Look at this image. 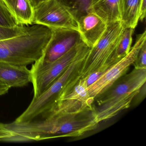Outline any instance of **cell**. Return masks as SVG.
I'll list each match as a JSON object with an SVG mask.
<instances>
[{"label": "cell", "mask_w": 146, "mask_h": 146, "mask_svg": "<svg viewBox=\"0 0 146 146\" xmlns=\"http://www.w3.org/2000/svg\"><path fill=\"white\" fill-rule=\"evenodd\" d=\"M107 70L95 72L85 77L88 86H90L95 82L96 81H97L100 77H101L104 74V73Z\"/></svg>", "instance_id": "obj_22"}, {"label": "cell", "mask_w": 146, "mask_h": 146, "mask_svg": "<svg viewBox=\"0 0 146 146\" xmlns=\"http://www.w3.org/2000/svg\"><path fill=\"white\" fill-rule=\"evenodd\" d=\"M79 32L82 41L93 47L100 40L108 24L92 11H88L78 17Z\"/></svg>", "instance_id": "obj_11"}, {"label": "cell", "mask_w": 146, "mask_h": 146, "mask_svg": "<svg viewBox=\"0 0 146 146\" xmlns=\"http://www.w3.org/2000/svg\"><path fill=\"white\" fill-rule=\"evenodd\" d=\"M71 7L78 17L89 11L90 0H60Z\"/></svg>", "instance_id": "obj_18"}, {"label": "cell", "mask_w": 146, "mask_h": 146, "mask_svg": "<svg viewBox=\"0 0 146 146\" xmlns=\"http://www.w3.org/2000/svg\"><path fill=\"white\" fill-rule=\"evenodd\" d=\"M13 135V133L7 127L5 123H0V141L4 142Z\"/></svg>", "instance_id": "obj_21"}, {"label": "cell", "mask_w": 146, "mask_h": 146, "mask_svg": "<svg viewBox=\"0 0 146 146\" xmlns=\"http://www.w3.org/2000/svg\"><path fill=\"white\" fill-rule=\"evenodd\" d=\"M141 0H123L121 23L125 28L135 29L139 21Z\"/></svg>", "instance_id": "obj_15"}, {"label": "cell", "mask_w": 146, "mask_h": 146, "mask_svg": "<svg viewBox=\"0 0 146 146\" xmlns=\"http://www.w3.org/2000/svg\"><path fill=\"white\" fill-rule=\"evenodd\" d=\"M0 25L10 27L18 25L2 0H0Z\"/></svg>", "instance_id": "obj_19"}, {"label": "cell", "mask_w": 146, "mask_h": 146, "mask_svg": "<svg viewBox=\"0 0 146 146\" xmlns=\"http://www.w3.org/2000/svg\"><path fill=\"white\" fill-rule=\"evenodd\" d=\"M29 25H17L10 27L0 25V41L18 36L26 32Z\"/></svg>", "instance_id": "obj_17"}, {"label": "cell", "mask_w": 146, "mask_h": 146, "mask_svg": "<svg viewBox=\"0 0 146 146\" xmlns=\"http://www.w3.org/2000/svg\"><path fill=\"white\" fill-rule=\"evenodd\" d=\"M51 39L43 54L36 62L43 64L58 59L82 41L80 33L74 30L53 29Z\"/></svg>", "instance_id": "obj_10"}, {"label": "cell", "mask_w": 146, "mask_h": 146, "mask_svg": "<svg viewBox=\"0 0 146 146\" xmlns=\"http://www.w3.org/2000/svg\"><path fill=\"white\" fill-rule=\"evenodd\" d=\"M125 28L121 21L108 24L100 40L90 48L84 60L79 71L80 77L85 78L95 72L107 70L115 64L113 55Z\"/></svg>", "instance_id": "obj_4"}, {"label": "cell", "mask_w": 146, "mask_h": 146, "mask_svg": "<svg viewBox=\"0 0 146 146\" xmlns=\"http://www.w3.org/2000/svg\"><path fill=\"white\" fill-rule=\"evenodd\" d=\"M31 82V72L27 66L0 62V83L11 88L25 87Z\"/></svg>", "instance_id": "obj_12"}, {"label": "cell", "mask_w": 146, "mask_h": 146, "mask_svg": "<svg viewBox=\"0 0 146 146\" xmlns=\"http://www.w3.org/2000/svg\"><path fill=\"white\" fill-rule=\"evenodd\" d=\"M133 65L137 68H146V42L139 50Z\"/></svg>", "instance_id": "obj_20"}, {"label": "cell", "mask_w": 146, "mask_h": 146, "mask_svg": "<svg viewBox=\"0 0 146 146\" xmlns=\"http://www.w3.org/2000/svg\"><path fill=\"white\" fill-rule=\"evenodd\" d=\"M18 25L33 24L35 7L30 0H2Z\"/></svg>", "instance_id": "obj_14"}, {"label": "cell", "mask_w": 146, "mask_h": 146, "mask_svg": "<svg viewBox=\"0 0 146 146\" xmlns=\"http://www.w3.org/2000/svg\"><path fill=\"white\" fill-rule=\"evenodd\" d=\"M90 48L82 41L54 61L43 64L35 62L32 64L30 70L33 98L38 97L46 90L71 64L88 54Z\"/></svg>", "instance_id": "obj_5"}, {"label": "cell", "mask_w": 146, "mask_h": 146, "mask_svg": "<svg viewBox=\"0 0 146 146\" xmlns=\"http://www.w3.org/2000/svg\"><path fill=\"white\" fill-rule=\"evenodd\" d=\"M99 124L94 107L78 112L48 113L27 122L14 121L6 124L13 135L4 142H26L76 137L96 129Z\"/></svg>", "instance_id": "obj_1"}, {"label": "cell", "mask_w": 146, "mask_h": 146, "mask_svg": "<svg viewBox=\"0 0 146 146\" xmlns=\"http://www.w3.org/2000/svg\"><path fill=\"white\" fill-rule=\"evenodd\" d=\"M135 29L125 28L113 55V62L116 63L127 55L130 51L132 35Z\"/></svg>", "instance_id": "obj_16"}, {"label": "cell", "mask_w": 146, "mask_h": 146, "mask_svg": "<svg viewBox=\"0 0 146 146\" xmlns=\"http://www.w3.org/2000/svg\"><path fill=\"white\" fill-rule=\"evenodd\" d=\"M88 54L71 64L60 76L43 93L32 101L26 110L14 121L24 122L40 117L51 108L66 84L79 74L81 65Z\"/></svg>", "instance_id": "obj_6"}, {"label": "cell", "mask_w": 146, "mask_h": 146, "mask_svg": "<svg viewBox=\"0 0 146 146\" xmlns=\"http://www.w3.org/2000/svg\"><path fill=\"white\" fill-rule=\"evenodd\" d=\"M146 42L145 30L143 33L137 35L135 42L127 55L112 65L97 81L88 86L90 96L95 100L125 74L130 66L134 64L139 50Z\"/></svg>", "instance_id": "obj_9"}, {"label": "cell", "mask_w": 146, "mask_h": 146, "mask_svg": "<svg viewBox=\"0 0 146 146\" xmlns=\"http://www.w3.org/2000/svg\"><path fill=\"white\" fill-rule=\"evenodd\" d=\"M52 35L51 29L33 24L25 33L0 41V62L18 66L34 64L43 54Z\"/></svg>", "instance_id": "obj_2"}, {"label": "cell", "mask_w": 146, "mask_h": 146, "mask_svg": "<svg viewBox=\"0 0 146 146\" xmlns=\"http://www.w3.org/2000/svg\"><path fill=\"white\" fill-rule=\"evenodd\" d=\"M53 29L74 30L79 32L78 17L60 0H46L35 7L33 24Z\"/></svg>", "instance_id": "obj_7"}, {"label": "cell", "mask_w": 146, "mask_h": 146, "mask_svg": "<svg viewBox=\"0 0 146 146\" xmlns=\"http://www.w3.org/2000/svg\"><path fill=\"white\" fill-rule=\"evenodd\" d=\"M10 89L8 86L0 83V96L7 94Z\"/></svg>", "instance_id": "obj_24"}, {"label": "cell", "mask_w": 146, "mask_h": 146, "mask_svg": "<svg viewBox=\"0 0 146 146\" xmlns=\"http://www.w3.org/2000/svg\"><path fill=\"white\" fill-rule=\"evenodd\" d=\"M146 81V68L134 67L103 94L96 97L95 108L98 123L109 119L129 107Z\"/></svg>", "instance_id": "obj_3"}, {"label": "cell", "mask_w": 146, "mask_h": 146, "mask_svg": "<svg viewBox=\"0 0 146 146\" xmlns=\"http://www.w3.org/2000/svg\"><path fill=\"white\" fill-rule=\"evenodd\" d=\"M88 87L85 78H82L78 74L66 84L52 106L42 115L78 112L92 108L95 100L90 96Z\"/></svg>", "instance_id": "obj_8"}, {"label": "cell", "mask_w": 146, "mask_h": 146, "mask_svg": "<svg viewBox=\"0 0 146 146\" xmlns=\"http://www.w3.org/2000/svg\"><path fill=\"white\" fill-rule=\"evenodd\" d=\"M123 7V0H90L89 10L109 24L121 21Z\"/></svg>", "instance_id": "obj_13"}, {"label": "cell", "mask_w": 146, "mask_h": 146, "mask_svg": "<svg viewBox=\"0 0 146 146\" xmlns=\"http://www.w3.org/2000/svg\"><path fill=\"white\" fill-rule=\"evenodd\" d=\"M31 2H32V4L35 7L38 4H40L41 2L42 1H45L46 0H30Z\"/></svg>", "instance_id": "obj_25"}, {"label": "cell", "mask_w": 146, "mask_h": 146, "mask_svg": "<svg viewBox=\"0 0 146 146\" xmlns=\"http://www.w3.org/2000/svg\"><path fill=\"white\" fill-rule=\"evenodd\" d=\"M146 0H141L140 6L139 21L143 22L146 17Z\"/></svg>", "instance_id": "obj_23"}]
</instances>
